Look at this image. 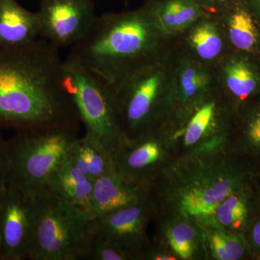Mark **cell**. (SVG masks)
Masks as SVG:
<instances>
[{
  "label": "cell",
  "instance_id": "cell-1",
  "mask_svg": "<svg viewBox=\"0 0 260 260\" xmlns=\"http://www.w3.org/2000/svg\"><path fill=\"white\" fill-rule=\"evenodd\" d=\"M59 49L45 39L0 48V129L67 126L80 118L63 82Z\"/></svg>",
  "mask_w": 260,
  "mask_h": 260
},
{
  "label": "cell",
  "instance_id": "cell-2",
  "mask_svg": "<svg viewBox=\"0 0 260 260\" xmlns=\"http://www.w3.org/2000/svg\"><path fill=\"white\" fill-rule=\"evenodd\" d=\"M251 181L252 169L232 152L179 155L150 184V199L155 217L180 215L202 225L229 194Z\"/></svg>",
  "mask_w": 260,
  "mask_h": 260
},
{
  "label": "cell",
  "instance_id": "cell-3",
  "mask_svg": "<svg viewBox=\"0 0 260 260\" xmlns=\"http://www.w3.org/2000/svg\"><path fill=\"white\" fill-rule=\"evenodd\" d=\"M160 34L145 6L97 15L90 31L71 47L68 57L114 85L153 62Z\"/></svg>",
  "mask_w": 260,
  "mask_h": 260
},
{
  "label": "cell",
  "instance_id": "cell-4",
  "mask_svg": "<svg viewBox=\"0 0 260 260\" xmlns=\"http://www.w3.org/2000/svg\"><path fill=\"white\" fill-rule=\"evenodd\" d=\"M78 130L67 126L16 130L7 140L8 187L34 198L48 186L53 172L67 158Z\"/></svg>",
  "mask_w": 260,
  "mask_h": 260
},
{
  "label": "cell",
  "instance_id": "cell-5",
  "mask_svg": "<svg viewBox=\"0 0 260 260\" xmlns=\"http://www.w3.org/2000/svg\"><path fill=\"white\" fill-rule=\"evenodd\" d=\"M34 241L29 259H82L92 217L48 186L34 197Z\"/></svg>",
  "mask_w": 260,
  "mask_h": 260
},
{
  "label": "cell",
  "instance_id": "cell-6",
  "mask_svg": "<svg viewBox=\"0 0 260 260\" xmlns=\"http://www.w3.org/2000/svg\"><path fill=\"white\" fill-rule=\"evenodd\" d=\"M116 114L126 138L169 127L173 109L171 84L155 63L110 85Z\"/></svg>",
  "mask_w": 260,
  "mask_h": 260
},
{
  "label": "cell",
  "instance_id": "cell-7",
  "mask_svg": "<svg viewBox=\"0 0 260 260\" xmlns=\"http://www.w3.org/2000/svg\"><path fill=\"white\" fill-rule=\"evenodd\" d=\"M63 82L85 134L113 154L126 138L116 114L110 85L68 56L63 63Z\"/></svg>",
  "mask_w": 260,
  "mask_h": 260
},
{
  "label": "cell",
  "instance_id": "cell-8",
  "mask_svg": "<svg viewBox=\"0 0 260 260\" xmlns=\"http://www.w3.org/2000/svg\"><path fill=\"white\" fill-rule=\"evenodd\" d=\"M112 156L116 172L129 180L150 186L178 156L174 131L169 126L126 138Z\"/></svg>",
  "mask_w": 260,
  "mask_h": 260
},
{
  "label": "cell",
  "instance_id": "cell-9",
  "mask_svg": "<svg viewBox=\"0 0 260 260\" xmlns=\"http://www.w3.org/2000/svg\"><path fill=\"white\" fill-rule=\"evenodd\" d=\"M155 217L151 200L142 202L100 215L90 220V232L120 248L133 260L141 256L151 246L148 227Z\"/></svg>",
  "mask_w": 260,
  "mask_h": 260
},
{
  "label": "cell",
  "instance_id": "cell-10",
  "mask_svg": "<svg viewBox=\"0 0 260 260\" xmlns=\"http://www.w3.org/2000/svg\"><path fill=\"white\" fill-rule=\"evenodd\" d=\"M221 104L210 98L174 132L179 155H212L229 151L232 134Z\"/></svg>",
  "mask_w": 260,
  "mask_h": 260
},
{
  "label": "cell",
  "instance_id": "cell-11",
  "mask_svg": "<svg viewBox=\"0 0 260 260\" xmlns=\"http://www.w3.org/2000/svg\"><path fill=\"white\" fill-rule=\"evenodd\" d=\"M37 12L41 39L59 49L80 42L97 18L92 0H41Z\"/></svg>",
  "mask_w": 260,
  "mask_h": 260
},
{
  "label": "cell",
  "instance_id": "cell-12",
  "mask_svg": "<svg viewBox=\"0 0 260 260\" xmlns=\"http://www.w3.org/2000/svg\"><path fill=\"white\" fill-rule=\"evenodd\" d=\"M34 232V198L7 188L0 198L3 260L30 259Z\"/></svg>",
  "mask_w": 260,
  "mask_h": 260
},
{
  "label": "cell",
  "instance_id": "cell-13",
  "mask_svg": "<svg viewBox=\"0 0 260 260\" xmlns=\"http://www.w3.org/2000/svg\"><path fill=\"white\" fill-rule=\"evenodd\" d=\"M211 77L192 61H181L171 84L174 131L180 129L200 107L211 97Z\"/></svg>",
  "mask_w": 260,
  "mask_h": 260
},
{
  "label": "cell",
  "instance_id": "cell-14",
  "mask_svg": "<svg viewBox=\"0 0 260 260\" xmlns=\"http://www.w3.org/2000/svg\"><path fill=\"white\" fill-rule=\"evenodd\" d=\"M153 244L164 248L177 260H207L204 233L192 219L177 215L155 217Z\"/></svg>",
  "mask_w": 260,
  "mask_h": 260
},
{
  "label": "cell",
  "instance_id": "cell-15",
  "mask_svg": "<svg viewBox=\"0 0 260 260\" xmlns=\"http://www.w3.org/2000/svg\"><path fill=\"white\" fill-rule=\"evenodd\" d=\"M150 199V186L135 182L115 170L93 181L90 215L100 216Z\"/></svg>",
  "mask_w": 260,
  "mask_h": 260
},
{
  "label": "cell",
  "instance_id": "cell-16",
  "mask_svg": "<svg viewBox=\"0 0 260 260\" xmlns=\"http://www.w3.org/2000/svg\"><path fill=\"white\" fill-rule=\"evenodd\" d=\"M39 39L37 12L25 9L17 0H0V48L23 47Z\"/></svg>",
  "mask_w": 260,
  "mask_h": 260
},
{
  "label": "cell",
  "instance_id": "cell-17",
  "mask_svg": "<svg viewBox=\"0 0 260 260\" xmlns=\"http://www.w3.org/2000/svg\"><path fill=\"white\" fill-rule=\"evenodd\" d=\"M259 211L256 193L251 184L229 194L218 205L212 219L229 232L244 235Z\"/></svg>",
  "mask_w": 260,
  "mask_h": 260
},
{
  "label": "cell",
  "instance_id": "cell-18",
  "mask_svg": "<svg viewBox=\"0 0 260 260\" xmlns=\"http://www.w3.org/2000/svg\"><path fill=\"white\" fill-rule=\"evenodd\" d=\"M48 186L65 201L90 215L93 181L80 172L68 158L53 172Z\"/></svg>",
  "mask_w": 260,
  "mask_h": 260
},
{
  "label": "cell",
  "instance_id": "cell-19",
  "mask_svg": "<svg viewBox=\"0 0 260 260\" xmlns=\"http://www.w3.org/2000/svg\"><path fill=\"white\" fill-rule=\"evenodd\" d=\"M160 32L174 34L189 28L203 16L196 0H162L145 5Z\"/></svg>",
  "mask_w": 260,
  "mask_h": 260
},
{
  "label": "cell",
  "instance_id": "cell-20",
  "mask_svg": "<svg viewBox=\"0 0 260 260\" xmlns=\"http://www.w3.org/2000/svg\"><path fill=\"white\" fill-rule=\"evenodd\" d=\"M67 158L93 181L115 170L112 154L95 138L85 134L70 145Z\"/></svg>",
  "mask_w": 260,
  "mask_h": 260
},
{
  "label": "cell",
  "instance_id": "cell-21",
  "mask_svg": "<svg viewBox=\"0 0 260 260\" xmlns=\"http://www.w3.org/2000/svg\"><path fill=\"white\" fill-rule=\"evenodd\" d=\"M200 225L204 233L207 260L242 259L250 252L244 235L225 230L212 218Z\"/></svg>",
  "mask_w": 260,
  "mask_h": 260
},
{
  "label": "cell",
  "instance_id": "cell-22",
  "mask_svg": "<svg viewBox=\"0 0 260 260\" xmlns=\"http://www.w3.org/2000/svg\"><path fill=\"white\" fill-rule=\"evenodd\" d=\"M223 75L225 88L237 102H244L259 90V75L249 63L242 59L228 61Z\"/></svg>",
  "mask_w": 260,
  "mask_h": 260
},
{
  "label": "cell",
  "instance_id": "cell-23",
  "mask_svg": "<svg viewBox=\"0 0 260 260\" xmlns=\"http://www.w3.org/2000/svg\"><path fill=\"white\" fill-rule=\"evenodd\" d=\"M228 34L231 43L237 49L251 51L259 42V32L252 16L246 8L237 6L227 18Z\"/></svg>",
  "mask_w": 260,
  "mask_h": 260
},
{
  "label": "cell",
  "instance_id": "cell-24",
  "mask_svg": "<svg viewBox=\"0 0 260 260\" xmlns=\"http://www.w3.org/2000/svg\"><path fill=\"white\" fill-rule=\"evenodd\" d=\"M188 42L196 55L205 61L216 59L223 49V42L213 22H200L189 34Z\"/></svg>",
  "mask_w": 260,
  "mask_h": 260
},
{
  "label": "cell",
  "instance_id": "cell-25",
  "mask_svg": "<svg viewBox=\"0 0 260 260\" xmlns=\"http://www.w3.org/2000/svg\"><path fill=\"white\" fill-rule=\"evenodd\" d=\"M229 151L239 156L260 157V107L246 116L242 133L231 143Z\"/></svg>",
  "mask_w": 260,
  "mask_h": 260
},
{
  "label": "cell",
  "instance_id": "cell-26",
  "mask_svg": "<svg viewBox=\"0 0 260 260\" xmlns=\"http://www.w3.org/2000/svg\"><path fill=\"white\" fill-rule=\"evenodd\" d=\"M82 259L133 260L131 256L120 248L90 232L84 247Z\"/></svg>",
  "mask_w": 260,
  "mask_h": 260
},
{
  "label": "cell",
  "instance_id": "cell-27",
  "mask_svg": "<svg viewBox=\"0 0 260 260\" xmlns=\"http://www.w3.org/2000/svg\"><path fill=\"white\" fill-rule=\"evenodd\" d=\"M9 159H8V145L0 129V198L8 188Z\"/></svg>",
  "mask_w": 260,
  "mask_h": 260
},
{
  "label": "cell",
  "instance_id": "cell-28",
  "mask_svg": "<svg viewBox=\"0 0 260 260\" xmlns=\"http://www.w3.org/2000/svg\"><path fill=\"white\" fill-rule=\"evenodd\" d=\"M140 260H177L173 254L152 242L151 246L141 256Z\"/></svg>",
  "mask_w": 260,
  "mask_h": 260
},
{
  "label": "cell",
  "instance_id": "cell-29",
  "mask_svg": "<svg viewBox=\"0 0 260 260\" xmlns=\"http://www.w3.org/2000/svg\"><path fill=\"white\" fill-rule=\"evenodd\" d=\"M198 4L203 8V7H207L210 8H221L226 4L229 0H196Z\"/></svg>",
  "mask_w": 260,
  "mask_h": 260
},
{
  "label": "cell",
  "instance_id": "cell-30",
  "mask_svg": "<svg viewBox=\"0 0 260 260\" xmlns=\"http://www.w3.org/2000/svg\"><path fill=\"white\" fill-rule=\"evenodd\" d=\"M0 260H3V257H2L1 242H0Z\"/></svg>",
  "mask_w": 260,
  "mask_h": 260
},
{
  "label": "cell",
  "instance_id": "cell-31",
  "mask_svg": "<svg viewBox=\"0 0 260 260\" xmlns=\"http://www.w3.org/2000/svg\"><path fill=\"white\" fill-rule=\"evenodd\" d=\"M258 5H259V9H260V0H257Z\"/></svg>",
  "mask_w": 260,
  "mask_h": 260
}]
</instances>
